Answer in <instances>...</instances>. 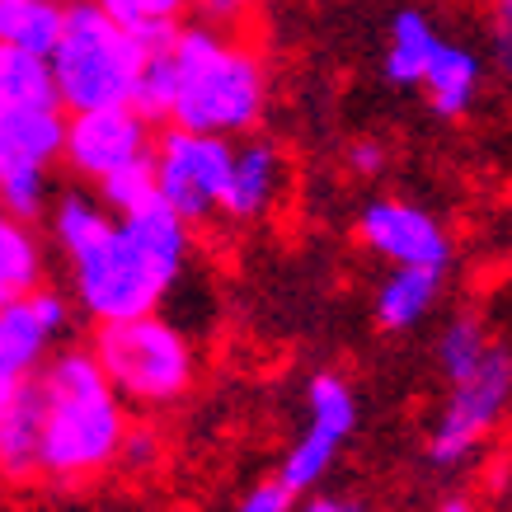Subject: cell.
I'll use <instances>...</instances> for the list:
<instances>
[{
	"label": "cell",
	"mask_w": 512,
	"mask_h": 512,
	"mask_svg": "<svg viewBox=\"0 0 512 512\" xmlns=\"http://www.w3.org/2000/svg\"><path fill=\"white\" fill-rule=\"evenodd\" d=\"M43 400V437H38V475L52 484H85L118 466L127 437V409L109 390L90 348L47 353L33 372Z\"/></svg>",
	"instance_id": "obj_1"
},
{
	"label": "cell",
	"mask_w": 512,
	"mask_h": 512,
	"mask_svg": "<svg viewBox=\"0 0 512 512\" xmlns=\"http://www.w3.org/2000/svg\"><path fill=\"white\" fill-rule=\"evenodd\" d=\"M174 104L170 127L245 137L259 127L268 104V71L240 33L212 24H179L170 38Z\"/></svg>",
	"instance_id": "obj_2"
},
{
	"label": "cell",
	"mask_w": 512,
	"mask_h": 512,
	"mask_svg": "<svg viewBox=\"0 0 512 512\" xmlns=\"http://www.w3.org/2000/svg\"><path fill=\"white\" fill-rule=\"evenodd\" d=\"M52 85L62 113L127 104L141 66V43L123 24H113L94 0H71L62 15L57 47L47 52Z\"/></svg>",
	"instance_id": "obj_3"
},
{
	"label": "cell",
	"mask_w": 512,
	"mask_h": 512,
	"mask_svg": "<svg viewBox=\"0 0 512 512\" xmlns=\"http://www.w3.org/2000/svg\"><path fill=\"white\" fill-rule=\"evenodd\" d=\"M90 353L113 395L141 404V409L179 404L198 376L193 343L184 339V329L160 320L156 311L137 315V320H118V325H99Z\"/></svg>",
	"instance_id": "obj_4"
},
{
	"label": "cell",
	"mask_w": 512,
	"mask_h": 512,
	"mask_svg": "<svg viewBox=\"0 0 512 512\" xmlns=\"http://www.w3.org/2000/svg\"><path fill=\"white\" fill-rule=\"evenodd\" d=\"M71 287H76L80 311L94 325H118V320H137L151 315L165 301V278L137 254V245L118 231L113 221L90 249L71 254Z\"/></svg>",
	"instance_id": "obj_5"
},
{
	"label": "cell",
	"mask_w": 512,
	"mask_h": 512,
	"mask_svg": "<svg viewBox=\"0 0 512 512\" xmlns=\"http://www.w3.org/2000/svg\"><path fill=\"white\" fill-rule=\"evenodd\" d=\"M151 165H156V198L179 221L202 226L217 217L226 170H231V137L165 123V132L151 141Z\"/></svg>",
	"instance_id": "obj_6"
},
{
	"label": "cell",
	"mask_w": 512,
	"mask_h": 512,
	"mask_svg": "<svg viewBox=\"0 0 512 512\" xmlns=\"http://www.w3.org/2000/svg\"><path fill=\"white\" fill-rule=\"evenodd\" d=\"M508 395H512V357L508 343H494L475 372L451 381V400L442 409V419H437L433 437H428V461L442 470L461 466L480 442H489L498 433V423L508 414Z\"/></svg>",
	"instance_id": "obj_7"
},
{
	"label": "cell",
	"mask_w": 512,
	"mask_h": 512,
	"mask_svg": "<svg viewBox=\"0 0 512 512\" xmlns=\"http://www.w3.org/2000/svg\"><path fill=\"white\" fill-rule=\"evenodd\" d=\"M156 127L146 123L132 104H109V109H80L66 113L62 132V160L80 179H104V174L123 170L132 160L151 156Z\"/></svg>",
	"instance_id": "obj_8"
},
{
	"label": "cell",
	"mask_w": 512,
	"mask_h": 512,
	"mask_svg": "<svg viewBox=\"0 0 512 512\" xmlns=\"http://www.w3.org/2000/svg\"><path fill=\"white\" fill-rule=\"evenodd\" d=\"M357 240L372 249L390 268H442L451 264V235L447 226L404 198H372L357 217Z\"/></svg>",
	"instance_id": "obj_9"
},
{
	"label": "cell",
	"mask_w": 512,
	"mask_h": 512,
	"mask_svg": "<svg viewBox=\"0 0 512 512\" xmlns=\"http://www.w3.org/2000/svg\"><path fill=\"white\" fill-rule=\"evenodd\" d=\"M282 188H287V156L273 141L249 137L231 146V170H226V188H221L217 212L226 221H259L278 207Z\"/></svg>",
	"instance_id": "obj_10"
},
{
	"label": "cell",
	"mask_w": 512,
	"mask_h": 512,
	"mask_svg": "<svg viewBox=\"0 0 512 512\" xmlns=\"http://www.w3.org/2000/svg\"><path fill=\"white\" fill-rule=\"evenodd\" d=\"M113 221H118V231H123L132 245H137L141 259H146V264H151L160 278H165V287H174V282L184 278L188 249H193V226L174 217L165 202L156 198L151 207L127 212V217H113Z\"/></svg>",
	"instance_id": "obj_11"
},
{
	"label": "cell",
	"mask_w": 512,
	"mask_h": 512,
	"mask_svg": "<svg viewBox=\"0 0 512 512\" xmlns=\"http://www.w3.org/2000/svg\"><path fill=\"white\" fill-rule=\"evenodd\" d=\"M423 90H428V104H433L437 118H466L470 104L480 99V85H484V62L480 52L466 43H447L437 38L433 57L423 66Z\"/></svg>",
	"instance_id": "obj_12"
},
{
	"label": "cell",
	"mask_w": 512,
	"mask_h": 512,
	"mask_svg": "<svg viewBox=\"0 0 512 512\" xmlns=\"http://www.w3.org/2000/svg\"><path fill=\"white\" fill-rule=\"evenodd\" d=\"M47 282V254L33 221H19L0 207V311L24 301Z\"/></svg>",
	"instance_id": "obj_13"
},
{
	"label": "cell",
	"mask_w": 512,
	"mask_h": 512,
	"mask_svg": "<svg viewBox=\"0 0 512 512\" xmlns=\"http://www.w3.org/2000/svg\"><path fill=\"white\" fill-rule=\"evenodd\" d=\"M38 437H43V400L29 381L0 414V480H38Z\"/></svg>",
	"instance_id": "obj_14"
},
{
	"label": "cell",
	"mask_w": 512,
	"mask_h": 512,
	"mask_svg": "<svg viewBox=\"0 0 512 512\" xmlns=\"http://www.w3.org/2000/svg\"><path fill=\"white\" fill-rule=\"evenodd\" d=\"M442 296V268H390V278L376 287V325L390 334L414 329Z\"/></svg>",
	"instance_id": "obj_15"
},
{
	"label": "cell",
	"mask_w": 512,
	"mask_h": 512,
	"mask_svg": "<svg viewBox=\"0 0 512 512\" xmlns=\"http://www.w3.org/2000/svg\"><path fill=\"white\" fill-rule=\"evenodd\" d=\"M66 113L52 109H0V151L10 160H33V165H57L62 160Z\"/></svg>",
	"instance_id": "obj_16"
},
{
	"label": "cell",
	"mask_w": 512,
	"mask_h": 512,
	"mask_svg": "<svg viewBox=\"0 0 512 512\" xmlns=\"http://www.w3.org/2000/svg\"><path fill=\"white\" fill-rule=\"evenodd\" d=\"M437 38L442 33L433 29V19L423 15V10H414V5L390 19V47H386V62H381L390 85H419Z\"/></svg>",
	"instance_id": "obj_17"
},
{
	"label": "cell",
	"mask_w": 512,
	"mask_h": 512,
	"mask_svg": "<svg viewBox=\"0 0 512 512\" xmlns=\"http://www.w3.org/2000/svg\"><path fill=\"white\" fill-rule=\"evenodd\" d=\"M52 104H57V85L47 57L0 43V109H52Z\"/></svg>",
	"instance_id": "obj_18"
},
{
	"label": "cell",
	"mask_w": 512,
	"mask_h": 512,
	"mask_svg": "<svg viewBox=\"0 0 512 512\" xmlns=\"http://www.w3.org/2000/svg\"><path fill=\"white\" fill-rule=\"evenodd\" d=\"M357 428V395L339 372H315L306 386V433L343 447Z\"/></svg>",
	"instance_id": "obj_19"
},
{
	"label": "cell",
	"mask_w": 512,
	"mask_h": 512,
	"mask_svg": "<svg viewBox=\"0 0 512 512\" xmlns=\"http://www.w3.org/2000/svg\"><path fill=\"white\" fill-rule=\"evenodd\" d=\"M62 0H0V43L47 57L62 33Z\"/></svg>",
	"instance_id": "obj_20"
},
{
	"label": "cell",
	"mask_w": 512,
	"mask_h": 512,
	"mask_svg": "<svg viewBox=\"0 0 512 512\" xmlns=\"http://www.w3.org/2000/svg\"><path fill=\"white\" fill-rule=\"evenodd\" d=\"M127 104L146 118V123H170V104H174V62H170V38L165 43H141V66L132 80Z\"/></svg>",
	"instance_id": "obj_21"
},
{
	"label": "cell",
	"mask_w": 512,
	"mask_h": 512,
	"mask_svg": "<svg viewBox=\"0 0 512 512\" xmlns=\"http://www.w3.org/2000/svg\"><path fill=\"white\" fill-rule=\"evenodd\" d=\"M113 24H123L137 43H165L184 24L188 0H94Z\"/></svg>",
	"instance_id": "obj_22"
},
{
	"label": "cell",
	"mask_w": 512,
	"mask_h": 512,
	"mask_svg": "<svg viewBox=\"0 0 512 512\" xmlns=\"http://www.w3.org/2000/svg\"><path fill=\"white\" fill-rule=\"evenodd\" d=\"M109 226H113L109 207L94 198V193H66V198L52 207V235H57V245L66 249V259L80 254V249H90Z\"/></svg>",
	"instance_id": "obj_23"
},
{
	"label": "cell",
	"mask_w": 512,
	"mask_h": 512,
	"mask_svg": "<svg viewBox=\"0 0 512 512\" xmlns=\"http://www.w3.org/2000/svg\"><path fill=\"white\" fill-rule=\"evenodd\" d=\"M489 348H494V339H489V329H484L480 315H456V320L442 329V339H437V362H442L447 381H461V376H470L480 367Z\"/></svg>",
	"instance_id": "obj_24"
},
{
	"label": "cell",
	"mask_w": 512,
	"mask_h": 512,
	"mask_svg": "<svg viewBox=\"0 0 512 512\" xmlns=\"http://www.w3.org/2000/svg\"><path fill=\"white\" fill-rule=\"evenodd\" d=\"M0 207L19 221H38L47 212V165L0 160Z\"/></svg>",
	"instance_id": "obj_25"
},
{
	"label": "cell",
	"mask_w": 512,
	"mask_h": 512,
	"mask_svg": "<svg viewBox=\"0 0 512 512\" xmlns=\"http://www.w3.org/2000/svg\"><path fill=\"white\" fill-rule=\"evenodd\" d=\"M94 198L109 207V217H127V212L151 207V202H156V165H151V156H141V160H132V165H123V170L104 174Z\"/></svg>",
	"instance_id": "obj_26"
},
{
	"label": "cell",
	"mask_w": 512,
	"mask_h": 512,
	"mask_svg": "<svg viewBox=\"0 0 512 512\" xmlns=\"http://www.w3.org/2000/svg\"><path fill=\"white\" fill-rule=\"evenodd\" d=\"M334 456H339V447L329 442V437H315V433H301L296 437V447L287 451V461H282L278 480L292 489L296 498L311 494L315 484L329 475V466H334Z\"/></svg>",
	"instance_id": "obj_27"
},
{
	"label": "cell",
	"mask_w": 512,
	"mask_h": 512,
	"mask_svg": "<svg viewBox=\"0 0 512 512\" xmlns=\"http://www.w3.org/2000/svg\"><path fill=\"white\" fill-rule=\"evenodd\" d=\"M188 5H198V24H212V29H226V33H240L249 15H254V5L259 0H188Z\"/></svg>",
	"instance_id": "obj_28"
},
{
	"label": "cell",
	"mask_w": 512,
	"mask_h": 512,
	"mask_svg": "<svg viewBox=\"0 0 512 512\" xmlns=\"http://www.w3.org/2000/svg\"><path fill=\"white\" fill-rule=\"evenodd\" d=\"M292 508H296V494L278 480V475H273V480L254 484V489L240 498V508H235V512H292Z\"/></svg>",
	"instance_id": "obj_29"
},
{
	"label": "cell",
	"mask_w": 512,
	"mask_h": 512,
	"mask_svg": "<svg viewBox=\"0 0 512 512\" xmlns=\"http://www.w3.org/2000/svg\"><path fill=\"white\" fill-rule=\"evenodd\" d=\"M156 456H160L156 433L127 423V437H123V447H118V461H123L127 470H146V466H156Z\"/></svg>",
	"instance_id": "obj_30"
},
{
	"label": "cell",
	"mask_w": 512,
	"mask_h": 512,
	"mask_svg": "<svg viewBox=\"0 0 512 512\" xmlns=\"http://www.w3.org/2000/svg\"><path fill=\"white\" fill-rule=\"evenodd\" d=\"M348 165H353V174L372 179V174L386 170V146H381V141H353V151H348Z\"/></svg>",
	"instance_id": "obj_31"
},
{
	"label": "cell",
	"mask_w": 512,
	"mask_h": 512,
	"mask_svg": "<svg viewBox=\"0 0 512 512\" xmlns=\"http://www.w3.org/2000/svg\"><path fill=\"white\" fill-rule=\"evenodd\" d=\"M29 381H33V376H24V372L15 367V362H10V357L0 353V414H5V409L15 404V395H19L24 386H29Z\"/></svg>",
	"instance_id": "obj_32"
},
{
	"label": "cell",
	"mask_w": 512,
	"mask_h": 512,
	"mask_svg": "<svg viewBox=\"0 0 512 512\" xmlns=\"http://www.w3.org/2000/svg\"><path fill=\"white\" fill-rule=\"evenodd\" d=\"M494 47L503 66H508V47H512V0H494Z\"/></svg>",
	"instance_id": "obj_33"
},
{
	"label": "cell",
	"mask_w": 512,
	"mask_h": 512,
	"mask_svg": "<svg viewBox=\"0 0 512 512\" xmlns=\"http://www.w3.org/2000/svg\"><path fill=\"white\" fill-rule=\"evenodd\" d=\"M292 512H362L353 503V498H339V494H315L311 503H301V508H292Z\"/></svg>",
	"instance_id": "obj_34"
},
{
	"label": "cell",
	"mask_w": 512,
	"mask_h": 512,
	"mask_svg": "<svg viewBox=\"0 0 512 512\" xmlns=\"http://www.w3.org/2000/svg\"><path fill=\"white\" fill-rule=\"evenodd\" d=\"M437 512H475V503H470L466 494H456V498H447V503H442Z\"/></svg>",
	"instance_id": "obj_35"
},
{
	"label": "cell",
	"mask_w": 512,
	"mask_h": 512,
	"mask_svg": "<svg viewBox=\"0 0 512 512\" xmlns=\"http://www.w3.org/2000/svg\"><path fill=\"white\" fill-rule=\"evenodd\" d=\"M62 5H71V0H62Z\"/></svg>",
	"instance_id": "obj_36"
},
{
	"label": "cell",
	"mask_w": 512,
	"mask_h": 512,
	"mask_svg": "<svg viewBox=\"0 0 512 512\" xmlns=\"http://www.w3.org/2000/svg\"><path fill=\"white\" fill-rule=\"evenodd\" d=\"M0 160H5V151H0Z\"/></svg>",
	"instance_id": "obj_37"
}]
</instances>
